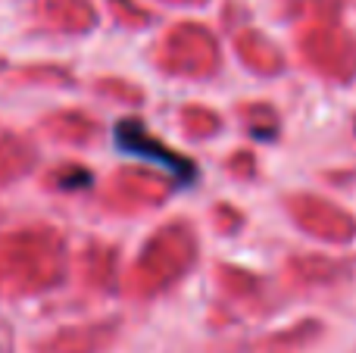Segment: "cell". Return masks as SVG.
<instances>
[{"label": "cell", "mask_w": 356, "mask_h": 353, "mask_svg": "<svg viewBox=\"0 0 356 353\" xmlns=\"http://www.w3.org/2000/svg\"><path fill=\"white\" fill-rule=\"evenodd\" d=\"M116 141L122 150H131V154H141L154 163H163V166L172 169V172L181 175V179L184 175H188V179L194 175V166H191L188 160H181V156H175V150L163 147V144H156L154 138H147V131H144L141 122H122L116 131Z\"/></svg>", "instance_id": "1"}]
</instances>
